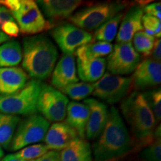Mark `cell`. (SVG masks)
Segmentation results:
<instances>
[{
    "label": "cell",
    "mask_w": 161,
    "mask_h": 161,
    "mask_svg": "<svg viewBox=\"0 0 161 161\" xmlns=\"http://www.w3.org/2000/svg\"><path fill=\"white\" fill-rule=\"evenodd\" d=\"M89 116V108L84 103L71 102L66 108L65 122L75 130L78 136L85 138V130Z\"/></svg>",
    "instance_id": "cell-19"
},
{
    "label": "cell",
    "mask_w": 161,
    "mask_h": 161,
    "mask_svg": "<svg viewBox=\"0 0 161 161\" xmlns=\"http://www.w3.org/2000/svg\"><path fill=\"white\" fill-rule=\"evenodd\" d=\"M22 61V47L15 40L0 45V69L14 67Z\"/></svg>",
    "instance_id": "cell-22"
},
{
    "label": "cell",
    "mask_w": 161,
    "mask_h": 161,
    "mask_svg": "<svg viewBox=\"0 0 161 161\" xmlns=\"http://www.w3.org/2000/svg\"><path fill=\"white\" fill-rule=\"evenodd\" d=\"M122 114L129 125L132 134V147L146 148L154 142L157 121L143 93L133 92L122 100Z\"/></svg>",
    "instance_id": "cell-2"
},
{
    "label": "cell",
    "mask_w": 161,
    "mask_h": 161,
    "mask_svg": "<svg viewBox=\"0 0 161 161\" xmlns=\"http://www.w3.org/2000/svg\"><path fill=\"white\" fill-rule=\"evenodd\" d=\"M147 103L152 110L157 122L161 119V90L160 88L143 93Z\"/></svg>",
    "instance_id": "cell-29"
},
{
    "label": "cell",
    "mask_w": 161,
    "mask_h": 161,
    "mask_svg": "<svg viewBox=\"0 0 161 161\" xmlns=\"http://www.w3.org/2000/svg\"><path fill=\"white\" fill-rule=\"evenodd\" d=\"M127 5L128 4L123 2L95 4L79 10L68 19L80 29L92 31L121 13Z\"/></svg>",
    "instance_id": "cell-5"
},
{
    "label": "cell",
    "mask_w": 161,
    "mask_h": 161,
    "mask_svg": "<svg viewBox=\"0 0 161 161\" xmlns=\"http://www.w3.org/2000/svg\"><path fill=\"white\" fill-rule=\"evenodd\" d=\"M142 28L145 33L148 35L154 37L157 39H160L161 35V22L158 18L148 15H143L142 18Z\"/></svg>",
    "instance_id": "cell-30"
},
{
    "label": "cell",
    "mask_w": 161,
    "mask_h": 161,
    "mask_svg": "<svg viewBox=\"0 0 161 161\" xmlns=\"http://www.w3.org/2000/svg\"><path fill=\"white\" fill-rule=\"evenodd\" d=\"M132 86L137 90L160 85L161 83V63L151 58H147L138 64L134 71Z\"/></svg>",
    "instance_id": "cell-12"
},
{
    "label": "cell",
    "mask_w": 161,
    "mask_h": 161,
    "mask_svg": "<svg viewBox=\"0 0 161 161\" xmlns=\"http://www.w3.org/2000/svg\"><path fill=\"white\" fill-rule=\"evenodd\" d=\"M10 39H11V37H9L8 36L5 35V34L0 30V45L6 43V42H8Z\"/></svg>",
    "instance_id": "cell-38"
},
{
    "label": "cell",
    "mask_w": 161,
    "mask_h": 161,
    "mask_svg": "<svg viewBox=\"0 0 161 161\" xmlns=\"http://www.w3.org/2000/svg\"><path fill=\"white\" fill-rule=\"evenodd\" d=\"M50 35L64 55H74L78 48L92 41L91 34L70 23L56 25L50 31Z\"/></svg>",
    "instance_id": "cell-10"
},
{
    "label": "cell",
    "mask_w": 161,
    "mask_h": 161,
    "mask_svg": "<svg viewBox=\"0 0 161 161\" xmlns=\"http://www.w3.org/2000/svg\"><path fill=\"white\" fill-rule=\"evenodd\" d=\"M40 85L41 81L32 79L14 93L0 95V113L14 116L35 114Z\"/></svg>",
    "instance_id": "cell-4"
},
{
    "label": "cell",
    "mask_w": 161,
    "mask_h": 161,
    "mask_svg": "<svg viewBox=\"0 0 161 161\" xmlns=\"http://www.w3.org/2000/svg\"><path fill=\"white\" fill-rule=\"evenodd\" d=\"M2 161H26V160H24L23 159L17 158V156L14 155V154H8V155L4 157Z\"/></svg>",
    "instance_id": "cell-37"
},
{
    "label": "cell",
    "mask_w": 161,
    "mask_h": 161,
    "mask_svg": "<svg viewBox=\"0 0 161 161\" xmlns=\"http://www.w3.org/2000/svg\"><path fill=\"white\" fill-rule=\"evenodd\" d=\"M31 161H60V153L56 151H48L43 156Z\"/></svg>",
    "instance_id": "cell-35"
},
{
    "label": "cell",
    "mask_w": 161,
    "mask_h": 161,
    "mask_svg": "<svg viewBox=\"0 0 161 161\" xmlns=\"http://www.w3.org/2000/svg\"><path fill=\"white\" fill-rule=\"evenodd\" d=\"M89 108V116L85 130V137L95 140L101 135L106 125L108 108L106 104L96 98H89L84 101Z\"/></svg>",
    "instance_id": "cell-14"
},
{
    "label": "cell",
    "mask_w": 161,
    "mask_h": 161,
    "mask_svg": "<svg viewBox=\"0 0 161 161\" xmlns=\"http://www.w3.org/2000/svg\"><path fill=\"white\" fill-rule=\"evenodd\" d=\"M11 13L17 21L19 32L24 35H37L53 28L44 17L37 3L32 0H19L17 8Z\"/></svg>",
    "instance_id": "cell-7"
},
{
    "label": "cell",
    "mask_w": 161,
    "mask_h": 161,
    "mask_svg": "<svg viewBox=\"0 0 161 161\" xmlns=\"http://www.w3.org/2000/svg\"><path fill=\"white\" fill-rule=\"evenodd\" d=\"M78 137L79 136L75 130L66 122H55L49 126L43 140L49 150L58 152Z\"/></svg>",
    "instance_id": "cell-17"
},
{
    "label": "cell",
    "mask_w": 161,
    "mask_h": 161,
    "mask_svg": "<svg viewBox=\"0 0 161 161\" xmlns=\"http://www.w3.org/2000/svg\"><path fill=\"white\" fill-rule=\"evenodd\" d=\"M154 142L143 148L141 158L146 161H161V139L154 138Z\"/></svg>",
    "instance_id": "cell-31"
},
{
    "label": "cell",
    "mask_w": 161,
    "mask_h": 161,
    "mask_svg": "<svg viewBox=\"0 0 161 161\" xmlns=\"http://www.w3.org/2000/svg\"><path fill=\"white\" fill-rule=\"evenodd\" d=\"M60 161H92V148L87 141L78 137L60 153Z\"/></svg>",
    "instance_id": "cell-21"
},
{
    "label": "cell",
    "mask_w": 161,
    "mask_h": 161,
    "mask_svg": "<svg viewBox=\"0 0 161 161\" xmlns=\"http://www.w3.org/2000/svg\"><path fill=\"white\" fill-rule=\"evenodd\" d=\"M140 60L141 56L134 49L132 42L116 43L106 60V69L113 75H128L135 70Z\"/></svg>",
    "instance_id": "cell-11"
},
{
    "label": "cell",
    "mask_w": 161,
    "mask_h": 161,
    "mask_svg": "<svg viewBox=\"0 0 161 161\" xmlns=\"http://www.w3.org/2000/svg\"><path fill=\"white\" fill-rule=\"evenodd\" d=\"M93 88V84L77 82L66 86L65 87L60 89V91L75 102L83 100L91 95Z\"/></svg>",
    "instance_id": "cell-26"
},
{
    "label": "cell",
    "mask_w": 161,
    "mask_h": 161,
    "mask_svg": "<svg viewBox=\"0 0 161 161\" xmlns=\"http://www.w3.org/2000/svg\"><path fill=\"white\" fill-rule=\"evenodd\" d=\"M142 11H143V13L146 14V15L152 16V17H154L159 19H160L161 4L160 2L151 3L149 5L145 6L143 8H142Z\"/></svg>",
    "instance_id": "cell-33"
},
{
    "label": "cell",
    "mask_w": 161,
    "mask_h": 161,
    "mask_svg": "<svg viewBox=\"0 0 161 161\" xmlns=\"http://www.w3.org/2000/svg\"><path fill=\"white\" fill-rule=\"evenodd\" d=\"M8 21H15V20L12 17L11 13L8 9L6 8L5 6L0 5V30L3 24L5 22Z\"/></svg>",
    "instance_id": "cell-34"
},
{
    "label": "cell",
    "mask_w": 161,
    "mask_h": 161,
    "mask_svg": "<svg viewBox=\"0 0 161 161\" xmlns=\"http://www.w3.org/2000/svg\"><path fill=\"white\" fill-rule=\"evenodd\" d=\"M28 81V75L19 67L0 69V95H10L23 88Z\"/></svg>",
    "instance_id": "cell-18"
},
{
    "label": "cell",
    "mask_w": 161,
    "mask_h": 161,
    "mask_svg": "<svg viewBox=\"0 0 161 161\" xmlns=\"http://www.w3.org/2000/svg\"><path fill=\"white\" fill-rule=\"evenodd\" d=\"M4 156V152L3 150V148H2L1 146H0V158H3V157Z\"/></svg>",
    "instance_id": "cell-39"
},
{
    "label": "cell",
    "mask_w": 161,
    "mask_h": 161,
    "mask_svg": "<svg viewBox=\"0 0 161 161\" xmlns=\"http://www.w3.org/2000/svg\"><path fill=\"white\" fill-rule=\"evenodd\" d=\"M49 148L45 144L36 143L23 148L14 154L15 156L26 161H31L40 158L48 152Z\"/></svg>",
    "instance_id": "cell-28"
},
{
    "label": "cell",
    "mask_w": 161,
    "mask_h": 161,
    "mask_svg": "<svg viewBox=\"0 0 161 161\" xmlns=\"http://www.w3.org/2000/svg\"><path fill=\"white\" fill-rule=\"evenodd\" d=\"M50 122L40 114H32L20 120L9 149L12 152L43 141Z\"/></svg>",
    "instance_id": "cell-6"
},
{
    "label": "cell",
    "mask_w": 161,
    "mask_h": 161,
    "mask_svg": "<svg viewBox=\"0 0 161 161\" xmlns=\"http://www.w3.org/2000/svg\"><path fill=\"white\" fill-rule=\"evenodd\" d=\"M2 5V1H0V5Z\"/></svg>",
    "instance_id": "cell-40"
},
{
    "label": "cell",
    "mask_w": 161,
    "mask_h": 161,
    "mask_svg": "<svg viewBox=\"0 0 161 161\" xmlns=\"http://www.w3.org/2000/svg\"><path fill=\"white\" fill-rule=\"evenodd\" d=\"M2 31L9 37H16L19 35V26L15 21L5 22L2 26Z\"/></svg>",
    "instance_id": "cell-32"
},
{
    "label": "cell",
    "mask_w": 161,
    "mask_h": 161,
    "mask_svg": "<svg viewBox=\"0 0 161 161\" xmlns=\"http://www.w3.org/2000/svg\"><path fill=\"white\" fill-rule=\"evenodd\" d=\"M132 40L134 49L139 55L146 58L149 57L154 47L155 38L148 35L143 31H141L136 33Z\"/></svg>",
    "instance_id": "cell-27"
},
{
    "label": "cell",
    "mask_w": 161,
    "mask_h": 161,
    "mask_svg": "<svg viewBox=\"0 0 161 161\" xmlns=\"http://www.w3.org/2000/svg\"><path fill=\"white\" fill-rule=\"evenodd\" d=\"M143 11L140 6L133 5L124 14L121 24L119 27L116 42L117 43H125L131 42L134 35L143 30L142 18Z\"/></svg>",
    "instance_id": "cell-16"
},
{
    "label": "cell",
    "mask_w": 161,
    "mask_h": 161,
    "mask_svg": "<svg viewBox=\"0 0 161 161\" xmlns=\"http://www.w3.org/2000/svg\"><path fill=\"white\" fill-rule=\"evenodd\" d=\"M124 14L121 12L98 28L94 34L95 40L106 43H110L113 41L117 35L119 24Z\"/></svg>",
    "instance_id": "cell-25"
},
{
    "label": "cell",
    "mask_w": 161,
    "mask_h": 161,
    "mask_svg": "<svg viewBox=\"0 0 161 161\" xmlns=\"http://www.w3.org/2000/svg\"><path fill=\"white\" fill-rule=\"evenodd\" d=\"M58 56V49L46 36L40 35L23 38L22 66L33 79L45 80L52 74Z\"/></svg>",
    "instance_id": "cell-3"
},
{
    "label": "cell",
    "mask_w": 161,
    "mask_h": 161,
    "mask_svg": "<svg viewBox=\"0 0 161 161\" xmlns=\"http://www.w3.org/2000/svg\"><path fill=\"white\" fill-rule=\"evenodd\" d=\"M20 121L18 116L0 113V146L8 149Z\"/></svg>",
    "instance_id": "cell-24"
},
{
    "label": "cell",
    "mask_w": 161,
    "mask_h": 161,
    "mask_svg": "<svg viewBox=\"0 0 161 161\" xmlns=\"http://www.w3.org/2000/svg\"><path fill=\"white\" fill-rule=\"evenodd\" d=\"M67 96L47 84L41 83L37 110L49 122H60L66 118Z\"/></svg>",
    "instance_id": "cell-8"
},
{
    "label": "cell",
    "mask_w": 161,
    "mask_h": 161,
    "mask_svg": "<svg viewBox=\"0 0 161 161\" xmlns=\"http://www.w3.org/2000/svg\"><path fill=\"white\" fill-rule=\"evenodd\" d=\"M37 3L43 16L53 26L56 23L69 19L73 12L84 4L80 0H42Z\"/></svg>",
    "instance_id": "cell-13"
},
{
    "label": "cell",
    "mask_w": 161,
    "mask_h": 161,
    "mask_svg": "<svg viewBox=\"0 0 161 161\" xmlns=\"http://www.w3.org/2000/svg\"><path fill=\"white\" fill-rule=\"evenodd\" d=\"M131 136L115 107L108 110V117L103 131L92 146L95 161H114L130 152Z\"/></svg>",
    "instance_id": "cell-1"
},
{
    "label": "cell",
    "mask_w": 161,
    "mask_h": 161,
    "mask_svg": "<svg viewBox=\"0 0 161 161\" xmlns=\"http://www.w3.org/2000/svg\"><path fill=\"white\" fill-rule=\"evenodd\" d=\"M77 75L85 83H96L105 73L107 61L104 58L96 59L80 60L76 63Z\"/></svg>",
    "instance_id": "cell-20"
},
{
    "label": "cell",
    "mask_w": 161,
    "mask_h": 161,
    "mask_svg": "<svg viewBox=\"0 0 161 161\" xmlns=\"http://www.w3.org/2000/svg\"><path fill=\"white\" fill-rule=\"evenodd\" d=\"M112 49L113 45L110 43L97 41L80 46L76 50L75 54L78 60H87L108 55Z\"/></svg>",
    "instance_id": "cell-23"
},
{
    "label": "cell",
    "mask_w": 161,
    "mask_h": 161,
    "mask_svg": "<svg viewBox=\"0 0 161 161\" xmlns=\"http://www.w3.org/2000/svg\"><path fill=\"white\" fill-rule=\"evenodd\" d=\"M92 95L108 104H115L124 99L131 91V77H123L106 72L93 84Z\"/></svg>",
    "instance_id": "cell-9"
},
{
    "label": "cell",
    "mask_w": 161,
    "mask_h": 161,
    "mask_svg": "<svg viewBox=\"0 0 161 161\" xmlns=\"http://www.w3.org/2000/svg\"><path fill=\"white\" fill-rule=\"evenodd\" d=\"M51 84L53 87L60 90L69 84L77 83L76 62L74 55H64L52 72Z\"/></svg>",
    "instance_id": "cell-15"
},
{
    "label": "cell",
    "mask_w": 161,
    "mask_h": 161,
    "mask_svg": "<svg viewBox=\"0 0 161 161\" xmlns=\"http://www.w3.org/2000/svg\"><path fill=\"white\" fill-rule=\"evenodd\" d=\"M151 58L160 61L161 59V40L160 39H155L154 47H153L152 53H151Z\"/></svg>",
    "instance_id": "cell-36"
}]
</instances>
